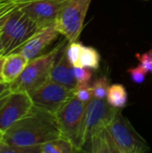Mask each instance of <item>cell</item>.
I'll use <instances>...</instances> for the list:
<instances>
[{"mask_svg":"<svg viewBox=\"0 0 152 153\" xmlns=\"http://www.w3.org/2000/svg\"><path fill=\"white\" fill-rule=\"evenodd\" d=\"M63 137L56 115L32 107L30 111L15 122L1 135V141L21 147H36Z\"/></svg>","mask_w":152,"mask_h":153,"instance_id":"cell-1","label":"cell"},{"mask_svg":"<svg viewBox=\"0 0 152 153\" xmlns=\"http://www.w3.org/2000/svg\"><path fill=\"white\" fill-rule=\"evenodd\" d=\"M66 39H63L50 51L30 60L21 75L10 83L11 91L29 92L50 80L52 67L66 47Z\"/></svg>","mask_w":152,"mask_h":153,"instance_id":"cell-2","label":"cell"},{"mask_svg":"<svg viewBox=\"0 0 152 153\" xmlns=\"http://www.w3.org/2000/svg\"><path fill=\"white\" fill-rule=\"evenodd\" d=\"M39 29L41 27L22 12L17 4V6L9 13L0 30L4 56L10 54L22 45Z\"/></svg>","mask_w":152,"mask_h":153,"instance_id":"cell-3","label":"cell"},{"mask_svg":"<svg viewBox=\"0 0 152 153\" xmlns=\"http://www.w3.org/2000/svg\"><path fill=\"white\" fill-rule=\"evenodd\" d=\"M86 105L73 95L55 114L62 136L69 140L79 152H82L84 143Z\"/></svg>","mask_w":152,"mask_h":153,"instance_id":"cell-4","label":"cell"},{"mask_svg":"<svg viewBox=\"0 0 152 153\" xmlns=\"http://www.w3.org/2000/svg\"><path fill=\"white\" fill-rule=\"evenodd\" d=\"M117 153H144L151 150L146 141L134 129L120 109L107 126Z\"/></svg>","mask_w":152,"mask_h":153,"instance_id":"cell-5","label":"cell"},{"mask_svg":"<svg viewBox=\"0 0 152 153\" xmlns=\"http://www.w3.org/2000/svg\"><path fill=\"white\" fill-rule=\"evenodd\" d=\"M91 1L72 0L58 13L55 26L69 43L80 37Z\"/></svg>","mask_w":152,"mask_h":153,"instance_id":"cell-6","label":"cell"},{"mask_svg":"<svg viewBox=\"0 0 152 153\" xmlns=\"http://www.w3.org/2000/svg\"><path fill=\"white\" fill-rule=\"evenodd\" d=\"M33 106L53 114L74 95V89L68 88L52 80L28 92Z\"/></svg>","mask_w":152,"mask_h":153,"instance_id":"cell-7","label":"cell"},{"mask_svg":"<svg viewBox=\"0 0 152 153\" xmlns=\"http://www.w3.org/2000/svg\"><path fill=\"white\" fill-rule=\"evenodd\" d=\"M33 103L28 92L11 91L0 105V131L3 134L15 122L25 117Z\"/></svg>","mask_w":152,"mask_h":153,"instance_id":"cell-8","label":"cell"},{"mask_svg":"<svg viewBox=\"0 0 152 153\" xmlns=\"http://www.w3.org/2000/svg\"><path fill=\"white\" fill-rule=\"evenodd\" d=\"M118 109L119 108L110 106L107 100H100L97 98H93L86 105L83 145L96 132L108 126L115 117Z\"/></svg>","mask_w":152,"mask_h":153,"instance_id":"cell-9","label":"cell"},{"mask_svg":"<svg viewBox=\"0 0 152 153\" xmlns=\"http://www.w3.org/2000/svg\"><path fill=\"white\" fill-rule=\"evenodd\" d=\"M72 0H33L18 4L20 9L41 28L55 24L61 10Z\"/></svg>","mask_w":152,"mask_h":153,"instance_id":"cell-10","label":"cell"},{"mask_svg":"<svg viewBox=\"0 0 152 153\" xmlns=\"http://www.w3.org/2000/svg\"><path fill=\"white\" fill-rule=\"evenodd\" d=\"M59 34L60 32L57 30L55 24L45 26L39 29L27 41L13 52L22 54L29 61L32 60L35 57L44 54V50L57 39Z\"/></svg>","mask_w":152,"mask_h":153,"instance_id":"cell-11","label":"cell"},{"mask_svg":"<svg viewBox=\"0 0 152 153\" xmlns=\"http://www.w3.org/2000/svg\"><path fill=\"white\" fill-rule=\"evenodd\" d=\"M50 80L72 89H74L77 85L73 73V65L70 63L66 55V47L63 49L52 67Z\"/></svg>","mask_w":152,"mask_h":153,"instance_id":"cell-12","label":"cell"},{"mask_svg":"<svg viewBox=\"0 0 152 153\" xmlns=\"http://www.w3.org/2000/svg\"><path fill=\"white\" fill-rule=\"evenodd\" d=\"M29 60L20 53L12 52L4 56L2 65V79L5 82L15 81L25 69Z\"/></svg>","mask_w":152,"mask_h":153,"instance_id":"cell-13","label":"cell"},{"mask_svg":"<svg viewBox=\"0 0 152 153\" xmlns=\"http://www.w3.org/2000/svg\"><path fill=\"white\" fill-rule=\"evenodd\" d=\"M82 152L90 153H117L107 127L96 132L83 145Z\"/></svg>","mask_w":152,"mask_h":153,"instance_id":"cell-14","label":"cell"},{"mask_svg":"<svg viewBox=\"0 0 152 153\" xmlns=\"http://www.w3.org/2000/svg\"><path fill=\"white\" fill-rule=\"evenodd\" d=\"M40 153H74L79 151L66 138L60 137L39 145Z\"/></svg>","mask_w":152,"mask_h":153,"instance_id":"cell-15","label":"cell"},{"mask_svg":"<svg viewBox=\"0 0 152 153\" xmlns=\"http://www.w3.org/2000/svg\"><path fill=\"white\" fill-rule=\"evenodd\" d=\"M127 99L128 94L125 87L123 84L116 83L109 86L106 100L110 106L121 109L126 106Z\"/></svg>","mask_w":152,"mask_h":153,"instance_id":"cell-16","label":"cell"},{"mask_svg":"<svg viewBox=\"0 0 152 153\" xmlns=\"http://www.w3.org/2000/svg\"><path fill=\"white\" fill-rule=\"evenodd\" d=\"M100 64V55L99 51L90 46H82L80 58L76 66L86 67L91 70H97Z\"/></svg>","mask_w":152,"mask_h":153,"instance_id":"cell-17","label":"cell"},{"mask_svg":"<svg viewBox=\"0 0 152 153\" xmlns=\"http://www.w3.org/2000/svg\"><path fill=\"white\" fill-rule=\"evenodd\" d=\"M74 95L77 99L81 101L88 104L93 98L94 92L92 85L89 83H77L76 87L74 88Z\"/></svg>","mask_w":152,"mask_h":153,"instance_id":"cell-18","label":"cell"},{"mask_svg":"<svg viewBox=\"0 0 152 153\" xmlns=\"http://www.w3.org/2000/svg\"><path fill=\"white\" fill-rule=\"evenodd\" d=\"M92 88L94 92V98L106 100L109 88V82L106 76L99 77L93 82Z\"/></svg>","mask_w":152,"mask_h":153,"instance_id":"cell-19","label":"cell"},{"mask_svg":"<svg viewBox=\"0 0 152 153\" xmlns=\"http://www.w3.org/2000/svg\"><path fill=\"white\" fill-rule=\"evenodd\" d=\"M0 153H40L39 146L36 147H21L7 144L0 141Z\"/></svg>","mask_w":152,"mask_h":153,"instance_id":"cell-20","label":"cell"},{"mask_svg":"<svg viewBox=\"0 0 152 153\" xmlns=\"http://www.w3.org/2000/svg\"><path fill=\"white\" fill-rule=\"evenodd\" d=\"M82 46L83 45L81 42H78L77 40L73 41V42H70L69 45L66 46V55H67V57H68L70 63L73 66H76L77 64H78Z\"/></svg>","mask_w":152,"mask_h":153,"instance_id":"cell-21","label":"cell"},{"mask_svg":"<svg viewBox=\"0 0 152 153\" xmlns=\"http://www.w3.org/2000/svg\"><path fill=\"white\" fill-rule=\"evenodd\" d=\"M128 74L131 76V79L133 80V82L141 84L144 82L149 71L147 69H145L142 65H139L135 67L130 68L127 70Z\"/></svg>","mask_w":152,"mask_h":153,"instance_id":"cell-22","label":"cell"},{"mask_svg":"<svg viewBox=\"0 0 152 153\" xmlns=\"http://www.w3.org/2000/svg\"><path fill=\"white\" fill-rule=\"evenodd\" d=\"M73 73L77 83H89L92 77L91 69L81 66H73Z\"/></svg>","mask_w":152,"mask_h":153,"instance_id":"cell-23","label":"cell"},{"mask_svg":"<svg viewBox=\"0 0 152 153\" xmlns=\"http://www.w3.org/2000/svg\"><path fill=\"white\" fill-rule=\"evenodd\" d=\"M17 6L16 3L10 1H3L0 2V30L7 19L9 13Z\"/></svg>","mask_w":152,"mask_h":153,"instance_id":"cell-24","label":"cell"},{"mask_svg":"<svg viewBox=\"0 0 152 153\" xmlns=\"http://www.w3.org/2000/svg\"><path fill=\"white\" fill-rule=\"evenodd\" d=\"M135 57L139 60L140 65H142L145 69L152 73V50H149L147 52L142 54H136Z\"/></svg>","mask_w":152,"mask_h":153,"instance_id":"cell-25","label":"cell"},{"mask_svg":"<svg viewBox=\"0 0 152 153\" xmlns=\"http://www.w3.org/2000/svg\"><path fill=\"white\" fill-rule=\"evenodd\" d=\"M11 92L10 89V83L5 82H0V100L4 98V96L8 95Z\"/></svg>","mask_w":152,"mask_h":153,"instance_id":"cell-26","label":"cell"},{"mask_svg":"<svg viewBox=\"0 0 152 153\" xmlns=\"http://www.w3.org/2000/svg\"><path fill=\"white\" fill-rule=\"evenodd\" d=\"M4 56H0V82H3L1 71H2V65H3V62H4Z\"/></svg>","mask_w":152,"mask_h":153,"instance_id":"cell-27","label":"cell"},{"mask_svg":"<svg viewBox=\"0 0 152 153\" xmlns=\"http://www.w3.org/2000/svg\"><path fill=\"white\" fill-rule=\"evenodd\" d=\"M6 1H10V2L16 3V4H20V3H25V2H29V1H33V0H6Z\"/></svg>","mask_w":152,"mask_h":153,"instance_id":"cell-28","label":"cell"},{"mask_svg":"<svg viewBox=\"0 0 152 153\" xmlns=\"http://www.w3.org/2000/svg\"><path fill=\"white\" fill-rule=\"evenodd\" d=\"M0 56H4V47H3L1 39H0Z\"/></svg>","mask_w":152,"mask_h":153,"instance_id":"cell-29","label":"cell"},{"mask_svg":"<svg viewBox=\"0 0 152 153\" xmlns=\"http://www.w3.org/2000/svg\"><path fill=\"white\" fill-rule=\"evenodd\" d=\"M1 135H2V133H1V131H0V138H1Z\"/></svg>","mask_w":152,"mask_h":153,"instance_id":"cell-30","label":"cell"},{"mask_svg":"<svg viewBox=\"0 0 152 153\" xmlns=\"http://www.w3.org/2000/svg\"><path fill=\"white\" fill-rule=\"evenodd\" d=\"M3 1H6V0H0V2H3Z\"/></svg>","mask_w":152,"mask_h":153,"instance_id":"cell-31","label":"cell"},{"mask_svg":"<svg viewBox=\"0 0 152 153\" xmlns=\"http://www.w3.org/2000/svg\"><path fill=\"white\" fill-rule=\"evenodd\" d=\"M0 141H1V138H0Z\"/></svg>","mask_w":152,"mask_h":153,"instance_id":"cell-32","label":"cell"}]
</instances>
